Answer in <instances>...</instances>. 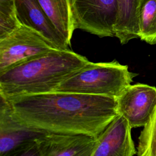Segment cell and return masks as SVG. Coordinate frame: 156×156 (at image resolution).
I'll return each instance as SVG.
<instances>
[{
	"mask_svg": "<svg viewBox=\"0 0 156 156\" xmlns=\"http://www.w3.org/2000/svg\"><path fill=\"white\" fill-rule=\"evenodd\" d=\"M56 29L70 46L74 27L70 0H38Z\"/></svg>",
	"mask_w": 156,
	"mask_h": 156,
	"instance_id": "obj_12",
	"label": "cell"
},
{
	"mask_svg": "<svg viewBox=\"0 0 156 156\" xmlns=\"http://www.w3.org/2000/svg\"><path fill=\"white\" fill-rule=\"evenodd\" d=\"M141 0H117L118 15L115 37L122 44L139 38V10Z\"/></svg>",
	"mask_w": 156,
	"mask_h": 156,
	"instance_id": "obj_11",
	"label": "cell"
},
{
	"mask_svg": "<svg viewBox=\"0 0 156 156\" xmlns=\"http://www.w3.org/2000/svg\"><path fill=\"white\" fill-rule=\"evenodd\" d=\"M21 25L17 17L15 0H0V40Z\"/></svg>",
	"mask_w": 156,
	"mask_h": 156,
	"instance_id": "obj_15",
	"label": "cell"
},
{
	"mask_svg": "<svg viewBox=\"0 0 156 156\" xmlns=\"http://www.w3.org/2000/svg\"><path fill=\"white\" fill-rule=\"evenodd\" d=\"M55 49L59 48L40 33L21 25L0 40V73Z\"/></svg>",
	"mask_w": 156,
	"mask_h": 156,
	"instance_id": "obj_5",
	"label": "cell"
},
{
	"mask_svg": "<svg viewBox=\"0 0 156 156\" xmlns=\"http://www.w3.org/2000/svg\"><path fill=\"white\" fill-rule=\"evenodd\" d=\"M17 17L23 26L30 27L59 49H68L69 45L56 29L38 0H15Z\"/></svg>",
	"mask_w": 156,
	"mask_h": 156,
	"instance_id": "obj_10",
	"label": "cell"
},
{
	"mask_svg": "<svg viewBox=\"0 0 156 156\" xmlns=\"http://www.w3.org/2000/svg\"><path fill=\"white\" fill-rule=\"evenodd\" d=\"M73 25L99 37H115L117 0H70Z\"/></svg>",
	"mask_w": 156,
	"mask_h": 156,
	"instance_id": "obj_6",
	"label": "cell"
},
{
	"mask_svg": "<svg viewBox=\"0 0 156 156\" xmlns=\"http://www.w3.org/2000/svg\"><path fill=\"white\" fill-rule=\"evenodd\" d=\"M40 156H91L96 138L83 134L48 132L37 140Z\"/></svg>",
	"mask_w": 156,
	"mask_h": 156,
	"instance_id": "obj_9",
	"label": "cell"
},
{
	"mask_svg": "<svg viewBox=\"0 0 156 156\" xmlns=\"http://www.w3.org/2000/svg\"><path fill=\"white\" fill-rule=\"evenodd\" d=\"M116 99L118 113L128 120L132 128L144 126L156 108V88L130 84Z\"/></svg>",
	"mask_w": 156,
	"mask_h": 156,
	"instance_id": "obj_7",
	"label": "cell"
},
{
	"mask_svg": "<svg viewBox=\"0 0 156 156\" xmlns=\"http://www.w3.org/2000/svg\"><path fill=\"white\" fill-rule=\"evenodd\" d=\"M138 138L136 154L138 156H156V108Z\"/></svg>",
	"mask_w": 156,
	"mask_h": 156,
	"instance_id": "obj_14",
	"label": "cell"
},
{
	"mask_svg": "<svg viewBox=\"0 0 156 156\" xmlns=\"http://www.w3.org/2000/svg\"><path fill=\"white\" fill-rule=\"evenodd\" d=\"M136 74L116 60L108 62H88L65 79L55 91L117 98L133 82Z\"/></svg>",
	"mask_w": 156,
	"mask_h": 156,
	"instance_id": "obj_3",
	"label": "cell"
},
{
	"mask_svg": "<svg viewBox=\"0 0 156 156\" xmlns=\"http://www.w3.org/2000/svg\"><path fill=\"white\" fill-rule=\"evenodd\" d=\"M89 60L68 49H55L0 73V96L12 97L55 91Z\"/></svg>",
	"mask_w": 156,
	"mask_h": 156,
	"instance_id": "obj_2",
	"label": "cell"
},
{
	"mask_svg": "<svg viewBox=\"0 0 156 156\" xmlns=\"http://www.w3.org/2000/svg\"><path fill=\"white\" fill-rule=\"evenodd\" d=\"M0 97V156H40L37 140L48 132L18 121L7 99Z\"/></svg>",
	"mask_w": 156,
	"mask_h": 156,
	"instance_id": "obj_4",
	"label": "cell"
},
{
	"mask_svg": "<svg viewBox=\"0 0 156 156\" xmlns=\"http://www.w3.org/2000/svg\"><path fill=\"white\" fill-rule=\"evenodd\" d=\"M139 38L150 44H156V0H141Z\"/></svg>",
	"mask_w": 156,
	"mask_h": 156,
	"instance_id": "obj_13",
	"label": "cell"
},
{
	"mask_svg": "<svg viewBox=\"0 0 156 156\" xmlns=\"http://www.w3.org/2000/svg\"><path fill=\"white\" fill-rule=\"evenodd\" d=\"M128 120L118 113L96 138L91 156H133L137 151Z\"/></svg>",
	"mask_w": 156,
	"mask_h": 156,
	"instance_id": "obj_8",
	"label": "cell"
},
{
	"mask_svg": "<svg viewBox=\"0 0 156 156\" xmlns=\"http://www.w3.org/2000/svg\"><path fill=\"white\" fill-rule=\"evenodd\" d=\"M5 99L16 119L46 132L96 138L118 113L113 97L53 91Z\"/></svg>",
	"mask_w": 156,
	"mask_h": 156,
	"instance_id": "obj_1",
	"label": "cell"
}]
</instances>
